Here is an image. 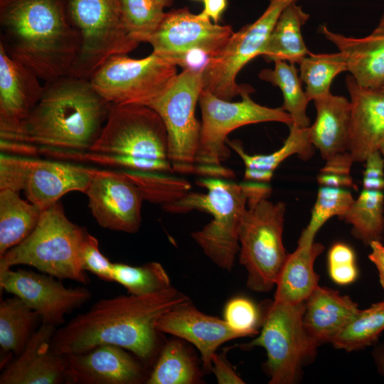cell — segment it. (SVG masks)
<instances>
[{
	"instance_id": "cell-1",
	"label": "cell",
	"mask_w": 384,
	"mask_h": 384,
	"mask_svg": "<svg viewBox=\"0 0 384 384\" xmlns=\"http://www.w3.org/2000/svg\"><path fill=\"white\" fill-rule=\"evenodd\" d=\"M188 297L174 287L145 295H120L97 301L85 313L56 329L52 349L60 354L87 352L109 343L149 362L158 346V320Z\"/></svg>"
},
{
	"instance_id": "cell-2",
	"label": "cell",
	"mask_w": 384,
	"mask_h": 384,
	"mask_svg": "<svg viewBox=\"0 0 384 384\" xmlns=\"http://www.w3.org/2000/svg\"><path fill=\"white\" fill-rule=\"evenodd\" d=\"M0 44L41 80L69 75L80 41L67 0H0Z\"/></svg>"
},
{
	"instance_id": "cell-3",
	"label": "cell",
	"mask_w": 384,
	"mask_h": 384,
	"mask_svg": "<svg viewBox=\"0 0 384 384\" xmlns=\"http://www.w3.org/2000/svg\"><path fill=\"white\" fill-rule=\"evenodd\" d=\"M110 108L111 103L90 80L69 75L46 81L41 99L8 141L88 151L100 136Z\"/></svg>"
},
{
	"instance_id": "cell-4",
	"label": "cell",
	"mask_w": 384,
	"mask_h": 384,
	"mask_svg": "<svg viewBox=\"0 0 384 384\" xmlns=\"http://www.w3.org/2000/svg\"><path fill=\"white\" fill-rule=\"evenodd\" d=\"M196 183L206 188V193L188 192L161 207L171 213L196 210L210 214L211 221L191 236L214 264L230 271L240 250L239 230L247 210L250 182L236 183L206 178Z\"/></svg>"
},
{
	"instance_id": "cell-5",
	"label": "cell",
	"mask_w": 384,
	"mask_h": 384,
	"mask_svg": "<svg viewBox=\"0 0 384 384\" xmlns=\"http://www.w3.org/2000/svg\"><path fill=\"white\" fill-rule=\"evenodd\" d=\"M86 232L70 221L57 202L43 211L27 238L0 256V270L25 265L60 279L87 284L88 277L78 260L80 244Z\"/></svg>"
},
{
	"instance_id": "cell-6",
	"label": "cell",
	"mask_w": 384,
	"mask_h": 384,
	"mask_svg": "<svg viewBox=\"0 0 384 384\" xmlns=\"http://www.w3.org/2000/svg\"><path fill=\"white\" fill-rule=\"evenodd\" d=\"M285 211L283 202L267 198L247 205L239 230V261L252 291L272 290L287 257L282 242Z\"/></svg>"
},
{
	"instance_id": "cell-7",
	"label": "cell",
	"mask_w": 384,
	"mask_h": 384,
	"mask_svg": "<svg viewBox=\"0 0 384 384\" xmlns=\"http://www.w3.org/2000/svg\"><path fill=\"white\" fill-rule=\"evenodd\" d=\"M304 309L305 302L274 300L264 315L259 336L244 345L246 348H265L270 384L296 383L302 366L316 353L318 346L303 324Z\"/></svg>"
},
{
	"instance_id": "cell-8",
	"label": "cell",
	"mask_w": 384,
	"mask_h": 384,
	"mask_svg": "<svg viewBox=\"0 0 384 384\" xmlns=\"http://www.w3.org/2000/svg\"><path fill=\"white\" fill-rule=\"evenodd\" d=\"M67 9L80 41L70 75L89 80L110 56L127 54L139 44L124 29L120 0H67Z\"/></svg>"
},
{
	"instance_id": "cell-9",
	"label": "cell",
	"mask_w": 384,
	"mask_h": 384,
	"mask_svg": "<svg viewBox=\"0 0 384 384\" xmlns=\"http://www.w3.org/2000/svg\"><path fill=\"white\" fill-rule=\"evenodd\" d=\"M250 92L240 95L239 102L223 100L202 90L198 102L201 112V132L195 156L196 166H221L230 156L228 135L242 126L266 122H278L290 126L291 116L282 107L260 105L250 97Z\"/></svg>"
},
{
	"instance_id": "cell-10",
	"label": "cell",
	"mask_w": 384,
	"mask_h": 384,
	"mask_svg": "<svg viewBox=\"0 0 384 384\" xmlns=\"http://www.w3.org/2000/svg\"><path fill=\"white\" fill-rule=\"evenodd\" d=\"M203 88L202 72L185 69L146 106L161 118L168 137V159L174 172L196 174L201 123L195 109Z\"/></svg>"
},
{
	"instance_id": "cell-11",
	"label": "cell",
	"mask_w": 384,
	"mask_h": 384,
	"mask_svg": "<svg viewBox=\"0 0 384 384\" xmlns=\"http://www.w3.org/2000/svg\"><path fill=\"white\" fill-rule=\"evenodd\" d=\"M176 65L153 52L146 58L116 54L107 58L89 79L95 90L114 105L146 106L171 84Z\"/></svg>"
},
{
	"instance_id": "cell-12",
	"label": "cell",
	"mask_w": 384,
	"mask_h": 384,
	"mask_svg": "<svg viewBox=\"0 0 384 384\" xmlns=\"http://www.w3.org/2000/svg\"><path fill=\"white\" fill-rule=\"evenodd\" d=\"M88 151L170 164L165 125L153 109L142 105L111 104L100 134Z\"/></svg>"
},
{
	"instance_id": "cell-13",
	"label": "cell",
	"mask_w": 384,
	"mask_h": 384,
	"mask_svg": "<svg viewBox=\"0 0 384 384\" xmlns=\"http://www.w3.org/2000/svg\"><path fill=\"white\" fill-rule=\"evenodd\" d=\"M262 16L254 23L233 33L213 55L202 70V90L230 100L250 88L238 85L240 70L252 59L261 55L269 36L282 10L293 0H270Z\"/></svg>"
},
{
	"instance_id": "cell-14",
	"label": "cell",
	"mask_w": 384,
	"mask_h": 384,
	"mask_svg": "<svg viewBox=\"0 0 384 384\" xmlns=\"http://www.w3.org/2000/svg\"><path fill=\"white\" fill-rule=\"evenodd\" d=\"M233 33L230 26L213 23L202 13L194 14L181 9L166 13L146 42L152 46L154 53L176 65L191 51H204L212 57Z\"/></svg>"
},
{
	"instance_id": "cell-15",
	"label": "cell",
	"mask_w": 384,
	"mask_h": 384,
	"mask_svg": "<svg viewBox=\"0 0 384 384\" xmlns=\"http://www.w3.org/2000/svg\"><path fill=\"white\" fill-rule=\"evenodd\" d=\"M45 273L11 268L0 270V287L17 296L39 316L42 324L57 327L65 315L79 308L91 297L86 287L67 288Z\"/></svg>"
},
{
	"instance_id": "cell-16",
	"label": "cell",
	"mask_w": 384,
	"mask_h": 384,
	"mask_svg": "<svg viewBox=\"0 0 384 384\" xmlns=\"http://www.w3.org/2000/svg\"><path fill=\"white\" fill-rule=\"evenodd\" d=\"M91 213L102 228L137 232L144 200L139 188L124 172L96 169L85 192Z\"/></svg>"
},
{
	"instance_id": "cell-17",
	"label": "cell",
	"mask_w": 384,
	"mask_h": 384,
	"mask_svg": "<svg viewBox=\"0 0 384 384\" xmlns=\"http://www.w3.org/2000/svg\"><path fill=\"white\" fill-rule=\"evenodd\" d=\"M65 383L137 384L145 379L144 366L127 350L100 344L80 353L64 355Z\"/></svg>"
},
{
	"instance_id": "cell-18",
	"label": "cell",
	"mask_w": 384,
	"mask_h": 384,
	"mask_svg": "<svg viewBox=\"0 0 384 384\" xmlns=\"http://www.w3.org/2000/svg\"><path fill=\"white\" fill-rule=\"evenodd\" d=\"M159 332L169 334L193 344L199 351L203 368L211 371L212 358L224 343L244 337L225 321L200 311L190 302L173 307L158 320Z\"/></svg>"
},
{
	"instance_id": "cell-19",
	"label": "cell",
	"mask_w": 384,
	"mask_h": 384,
	"mask_svg": "<svg viewBox=\"0 0 384 384\" xmlns=\"http://www.w3.org/2000/svg\"><path fill=\"white\" fill-rule=\"evenodd\" d=\"M0 44V139L9 140L41 97L43 85Z\"/></svg>"
},
{
	"instance_id": "cell-20",
	"label": "cell",
	"mask_w": 384,
	"mask_h": 384,
	"mask_svg": "<svg viewBox=\"0 0 384 384\" xmlns=\"http://www.w3.org/2000/svg\"><path fill=\"white\" fill-rule=\"evenodd\" d=\"M56 327L42 324L20 355L3 370L0 384L65 383L64 355L52 349Z\"/></svg>"
},
{
	"instance_id": "cell-21",
	"label": "cell",
	"mask_w": 384,
	"mask_h": 384,
	"mask_svg": "<svg viewBox=\"0 0 384 384\" xmlns=\"http://www.w3.org/2000/svg\"><path fill=\"white\" fill-rule=\"evenodd\" d=\"M95 170L73 162L33 157L23 191L31 203L44 210L68 192L85 193Z\"/></svg>"
},
{
	"instance_id": "cell-22",
	"label": "cell",
	"mask_w": 384,
	"mask_h": 384,
	"mask_svg": "<svg viewBox=\"0 0 384 384\" xmlns=\"http://www.w3.org/2000/svg\"><path fill=\"white\" fill-rule=\"evenodd\" d=\"M345 84L351 107L348 151L354 162L362 163L384 138V92L360 86L352 75Z\"/></svg>"
},
{
	"instance_id": "cell-23",
	"label": "cell",
	"mask_w": 384,
	"mask_h": 384,
	"mask_svg": "<svg viewBox=\"0 0 384 384\" xmlns=\"http://www.w3.org/2000/svg\"><path fill=\"white\" fill-rule=\"evenodd\" d=\"M319 32L343 53L348 72L360 86L373 90L384 86V14L374 31L363 38L334 33L324 25Z\"/></svg>"
},
{
	"instance_id": "cell-24",
	"label": "cell",
	"mask_w": 384,
	"mask_h": 384,
	"mask_svg": "<svg viewBox=\"0 0 384 384\" xmlns=\"http://www.w3.org/2000/svg\"><path fill=\"white\" fill-rule=\"evenodd\" d=\"M358 311L357 303L348 296L318 286L305 301L303 324L319 346L331 342Z\"/></svg>"
},
{
	"instance_id": "cell-25",
	"label": "cell",
	"mask_w": 384,
	"mask_h": 384,
	"mask_svg": "<svg viewBox=\"0 0 384 384\" xmlns=\"http://www.w3.org/2000/svg\"><path fill=\"white\" fill-rule=\"evenodd\" d=\"M316 117L309 127L312 145L325 161L348 151L351 107L350 100L329 94L314 100Z\"/></svg>"
},
{
	"instance_id": "cell-26",
	"label": "cell",
	"mask_w": 384,
	"mask_h": 384,
	"mask_svg": "<svg viewBox=\"0 0 384 384\" xmlns=\"http://www.w3.org/2000/svg\"><path fill=\"white\" fill-rule=\"evenodd\" d=\"M324 250L322 244L299 237L297 249L288 254L277 277L274 300L300 303L308 299L319 286L314 265Z\"/></svg>"
},
{
	"instance_id": "cell-27",
	"label": "cell",
	"mask_w": 384,
	"mask_h": 384,
	"mask_svg": "<svg viewBox=\"0 0 384 384\" xmlns=\"http://www.w3.org/2000/svg\"><path fill=\"white\" fill-rule=\"evenodd\" d=\"M289 127V133L283 145L269 154L250 155L245 152L241 142L227 140V144L239 155L245 164L244 179L246 181L266 183L271 181L279 165L289 156L297 154L304 160L312 156L314 146L310 141L309 127L301 128L294 124Z\"/></svg>"
},
{
	"instance_id": "cell-28",
	"label": "cell",
	"mask_w": 384,
	"mask_h": 384,
	"mask_svg": "<svg viewBox=\"0 0 384 384\" xmlns=\"http://www.w3.org/2000/svg\"><path fill=\"white\" fill-rule=\"evenodd\" d=\"M309 18L301 6L293 0L279 16L261 55L267 62L288 61L299 63L310 54L302 35V27Z\"/></svg>"
},
{
	"instance_id": "cell-29",
	"label": "cell",
	"mask_w": 384,
	"mask_h": 384,
	"mask_svg": "<svg viewBox=\"0 0 384 384\" xmlns=\"http://www.w3.org/2000/svg\"><path fill=\"white\" fill-rule=\"evenodd\" d=\"M43 211L21 199L18 193L0 190V256L29 236Z\"/></svg>"
},
{
	"instance_id": "cell-30",
	"label": "cell",
	"mask_w": 384,
	"mask_h": 384,
	"mask_svg": "<svg viewBox=\"0 0 384 384\" xmlns=\"http://www.w3.org/2000/svg\"><path fill=\"white\" fill-rule=\"evenodd\" d=\"M40 316L17 296L0 303V346L5 354L20 355L36 331Z\"/></svg>"
},
{
	"instance_id": "cell-31",
	"label": "cell",
	"mask_w": 384,
	"mask_h": 384,
	"mask_svg": "<svg viewBox=\"0 0 384 384\" xmlns=\"http://www.w3.org/2000/svg\"><path fill=\"white\" fill-rule=\"evenodd\" d=\"M341 219L352 226V235L364 245L381 241L384 233L383 191L363 189Z\"/></svg>"
},
{
	"instance_id": "cell-32",
	"label": "cell",
	"mask_w": 384,
	"mask_h": 384,
	"mask_svg": "<svg viewBox=\"0 0 384 384\" xmlns=\"http://www.w3.org/2000/svg\"><path fill=\"white\" fill-rule=\"evenodd\" d=\"M200 377L196 361L184 344L171 339L162 348L145 383L193 384L198 383Z\"/></svg>"
},
{
	"instance_id": "cell-33",
	"label": "cell",
	"mask_w": 384,
	"mask_h": 384,
	"mask_svg": "<svg viewBox=\"0 0 384 384\" xmlns=\"http://www.w3.org/2000/svg\"><path fill=\"white\" fill-rule=\"evenodd\" d=\"M274 63L273 69L260 71V78L279 87L284 99L282 108L291 116L292 124L301 128L309 127L310 119L306 108L310 100L302 87V82L297 69L294 64H288L284 60Z\"/></svg>"
},
{
	"instance_id": "cell-34",
	"label": "cell",
	"mask_w": 384,
	"mask_h": 384,
	"mask_svg": "<svg viewBox=\"0 0 384 384\" xmlns=\"http://www.w3.org/2000/svg\"><path fill=\"white\" fill-rule=\"evenodd\" d=\"M384 331V300L361 310L331 343L336 348L352 351L373 344Z\"/></svg>"
},
{
	"instance_id": "cell-35",
	"label": "cell",
	"mask_w": 384,
	"mask_h": 384,
	"mask_svg": "<svg viewBox=\"0 0 384 384\" xmlns=\"http://www.w3.org/2000/svg\"><path fill=\"white\" fill-rule=\"evenodd\" d=\"M299 65V78L305 85V92L310 101L331 92L334 78L348 71L346 57L340 51L329 54L310 53Z\"/></svg>"
},
{
	"instance_id": "cell-36",
	"label": "cell",
	"mask_w": 384,
	"mask_h": 384,
	"mask_svg": "<svg viewBox=\"0 0 384 384\" xmlns=\"http://www.w3.org/2000/svg\"><path fill=\"white\" fill-rule=\"evenodd\" d=\"M113 279L134 295L149 294L171 287L167 272L156 262L142 266L113 263Z\"/></svg>"
},
{
	"instance_id": "cell-37",
	"label": "cell",
	"mask_w": 384,
	"mask_h": 384,
	"mask_svg": "<svg viewBox=\"0 0 384 384\" xmlns=\"http://www.w3.org/2000/svg\"><path fill=\"white\" fill-rule=\"evenodd\" d=\"M164 9L159 0H120L125 31L138 43L146 42L161 23Z\"/></svg>"
},
{
	"instance_id": "cell-38",
	"label": "cell",
	"mask_w": 384,
	"mask_h": 384,
	"mask_svg": "<svg viewBox=\"0 0 384 384\" xmlns=\"http://www.w3.org/2000/svg\"><path fill=\"white\" fill-rule=\"evenodd\" d=\"M353 201L349 188L319 186L309 223L302 232L300 237L314 240L321 226L334 216L341 219Z\"/></svg>"
},
{
	"instance_id": "cell-39",
	"label": "cell",
	"mask_w": 384,
	"mask_h": 384,
	"mask_svg": "<svg viewBox=\"0 0 384 384\" xmlns=\"http://www.w3.org/2000/svg\"><path fill=\"white\" fill-rule=\"evenodd\" d=\"M140 189L144 199L161 206L175 201L189 192L190 184L183 179L159 174L122 170Z\"/></svg>"
},
{
	"instance_id": "cell-40",
	"label": "cell",
	"mask_w": 384,
	"mask_h": 384,
	"mask_svg": "<svg viewBox=\"0 0 384 384\" xmlns=\"http://www.w3.org/2000/svg\"><path fill=\"white\" fill-rule=\"evenodd\" d=\"M223 316L228 324L244 337L258 333L260 312L249 299L242 297L231 299L225 306Z\"/></svg>"
},
{
	"instance_id": "cell-41",
	"label": "cell",
	"mask_w": 384,
	"mask_h": 384,
	"mask_svg": "<svg viewBox=\"0 0 384 384\" xmlns=\"http://www.w3.org/2000/svg\"><path fill=\"white\" fill-rule=\"evenodd\" d=\"M78 260L83 271H88L100 279L114 282L113 263L102 254L97 240L87 231L80 244Z\"/></svg>"
},
{
	"instance_id": "cell-42",
	"label": "cell",
	"mask_w": 384,
	"mask_h": 384,
	"mask_svg": "<svg viewBox=\"0 0 384 384\" xmlns=\"http://www.w3.org/2000/svg\"><path fill=\"white\" fill-rule=\"evenodd\" d=\"M32 158L1 153L0 190L23 191Z\"/></svg>"
},
{
	"instance_id": "cell-43",
	"label": "cell",
	"mask_w": 384,
	"mask_h": 384,
	"mask_svg": "<svg viewBox=\"0 0 384 384\" xmlns=\"http://www.w3.org/2000/svg\"><path fill=\"white\" fill-rule=\"evenodd\" d=\"M363 189L384 191V159L379 151L370 154L364 161Z\"/></svg>"
},
{
	"instance_id": "cell-44",
	"label": "cell",
	"mask_w": 384,
	"mask_h": 384,
	"mask_svg": "<svg viewBox=\"0 0 384 384\" xmlns=\"http://www.w3.org/2000/svg\"><path fill=\"white\" fill-rule=\"evenodd\" d=\"M211 371L219 384H243L245 382L237 374L225 357V353H215L212 358Z\"/></svg>"
},
{
	"instance_id": "cell-45",
	"label": "cell",
	"mask_w": 384,
	"mask_h": 384,
	"mask_svg": "<svg viewBox=\"0 0 384 384\" xmlns=\"http://www.w3.org/2000/svg\"><path fill=\"white\" fill-rule=\"evenodd\" d=\"M331 279L336 284L346 285L353 282L358 276L356 262H344L329 265Z\"/></svg>"
},
{
	"instance_id": "cell-46",
	"label": "cell",
	"mask_w": 384,
	"mask_h": 384,
	"mask_svg": "<svg viewBox=\"0 0 384 384\" xmlns=\"http://www.w3.org/2000/svg\"><path fill=\"white\" fill-rule=\"evenodd\" d=\"M319 186L342 188H356L351 175H342L321 171L317 176Z\"/></svg>"
},
{
	"instance_id": "cell-47",
	"label": "cell",
	"mask_w": 384,
	"mask_h": 384,
	"mask_svg": "<svg viewBox=\"0 0 384 384\" xmlns=\"http://www.w3.org/2000/svg\"><path fill=\"white\" fill-rule=\"evenodd\" d=\"M328 260L329 265L356 262V257L351 247L343 243H336L329 252Z\"/></svg>"
},
{
	"instance_id": "cell-48",
	"label": "cell",
	"mask_w": 384,
	"mask_h": 384,
	"mask_svg": "<svg viewBox=\"0 0 384 384\" xmlns=\"http://www.w3.org/2000/svg\"><path fill=\"white\" fill-rule=\"evenodd\" d=\"M371 251L368 255L369 260L375 266L379 277V282L384 289V245L381 241H373L370 245Z\"/></svg>"
},
{
	"instance_id": "cell-49",
	"label": "cell",
	"mask_w": 384,
	"mask_h": 384,
	"mask_svg": "<svg viewBox=\"0 0 384 384\" xmlns=\"http://www.w3.org/2000/svg\"><path fill=\"white\" fill-rule=\"evenodd\" d=\"M204 1V9L201 12L206 16L212 18L214 22H217L222 13L224 11L226 0H203Z\"/></svg>"
},
{
	"instance_id": "cell-50",
	"label": "cell",
	"mask_w": 384,
	"mask_h": 384,
	"mask_svg": "<svg viewBox=\"0 0 384 384\" xmlns=\"http://www.w3.org/2000/svg\"><path fill=\"white\" fill-rule=\"evenodd\" d=\"M378 371L384 375V343L376 346L372 353Z\"/></svg>"
},
{
	"instance_id": "cell-51",
	"label": "cell",
	"mask_w": 384,
	"mask_h": 384,
	"mask_svg": "<svg viewBox=\"0 0 384 384\" xmlns=\"http://www.w3.org/2000/svg\"><path fill=\"white\" fill-rule=\"evenodd\" d=\"M378 151H380V153L381 154L383 159H384V138L382 140L380 146H379V149H378Z\"/></svg>"
},
{
	"instance_id": "cell-52",
	"label": "cell",
	"mask_w": 384,
	"mask_h": 384,
	"mask_svg": "<svg viewBox=\"0 0 384 384\" xmlns=\"http://www.w3.org/2000/svg\"><path fill=\"white\" fill-rule=\"evenodd\" d=\"M164 7L169 6L172 4L173 0H159Z\"/></svg>"
},
{
	"instance_id": "cell-53",
	"label": "cell",
	"mask_w": 384,
	"mask_h": 384,
	"mask_svg": "<svg viewBox=\"0 0 384 384\" xmlns=\"http://www.w3.org/2000/svg\"><path fill=\"white\" fill-rule=\"evenodd\" d=\"M380 90L381 92H384V86H383L382 88H380Z\"/></svg>"
}]
</instances>
